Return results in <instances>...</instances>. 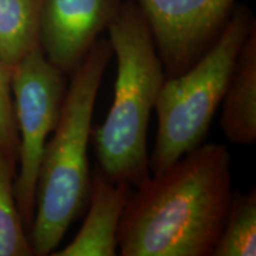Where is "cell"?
Here are the masks:
<instances>
[{
  "label": "cell",
  "mask_w": 256,
  "mask_h": 256,
  "mask_svg": "<svg viewBox=\"0 0 256 256\" xmlns=\"http://www.w3.org/2000/svg\"><path fill=\"white\" fill-rule=\"evenodd\" d=\"M107 30L116 56L114 98L104 124L92 128L90 140L102 171L136 188L151 172L147 132L165 72L136 2H124Z\"/></svg>",
  "instance_id": "3957f363"
},
{
  "label": "cell",
  "mask_w": 256,
  "mask_h": 256,
  "mask_svg": "<svg viewBox=\"0 0 256 256\" xmlns=\"http://www.w3.org/2000/svg\"><path fill=\"white\" fill-rule=\"evenodd\" d=\"M113 56L110 40H98L70 78L52 136L38 172L30 226L34 255H51L87 208L90 186L88 147L96 98Z\"/></svg>",
  "instance_id": "7a4b0ae2"
},
{
  "label": "cell",
  "mask_w": 256,
  "mask_h": 256,
  "mask_svg": "<svg viewBox=\"0 0 256 256\" xmlns=\"http://www.w3.org/2000/svg\"><path fill=\"white\" fill-rule=\"evenodd\" d=\"M256 255V188L234 190L226 222L211 256Z\"/></svg>",
  "instance_id": "8fae6325"
},
{
  "label": "cell",
  "mask_w": 256,
  "mask_h": 256,
  "mask_svg": "<svg viewBox=\"0 0 256 256\" xmlns=\"http://www.w3.org/2000/svg\"><path fill=\"white\" fill-rule=\"evenodd\" d=\"M40 0H0V60L10 69L40 46Z\"/></svg>",
  "instance_id": "30bf717a"
},
{
  "label": "cell",
  "mask_w": 256,
  "mask_h": 256,
  "mask_svg": "<svg viewBox=\"0 0 256 256\" xmlns=\"http://www.w3.org/2000/svg\"><path fill=\"white\" fill-rule=\"evenodd\" d=\"M18 148V132L11 92V69L0 60V152L16 166Z\"/></svg>",
  "instance_id": "4fadbf2b"
},
{
  "label": "cell",
  "mask_w": 256,
  "mask_h": 256,
  "mask_svg": "<svg viewBox=\"0 0 256 256\" xmlns=\"http://www.w3.org/2000/svg\"><path fill=\"white\" fill-rule=\"evenodd\" d=\"M122 0H40V46L70 76L119 14Z\"/></svg>",
  "instance_id": "52a82bcc"
},
{
  "label": "cell",
  "mask_w": 256,
  "mask_h": 256,
  "mask_svg": "<svg viewBox=\"0 0 256 256\" xmlns=\"http://www.w3.org/2000/svg\"><path fill=\"white\" fill-rule=\"evenodd\" d=\"M132 185L115 182L100 166L90 171L89 209L81 229L66 247L52 256H114L118 254V229Z\"/></svg>",
  "instance_id": "ba28073f"
},
{
  "label": "cell",
  "mask_w": 256,
  "mask_h": 256,
  "mask_svg": "<svg viewBox=\"0 0 256 256\" xmlns=\"http://www.w3.org/2000/svg\"><path fill=\"white\" fill-rule=\"evenodd\" d=\"M220 124L229 142L252 146L256 142V25L238 51L224 92Z\"/></svg>",
  "instance_id": "9c48e42d"
},
{
  "label": "cell",
  "mask_w": 256,
  "mask_h": 256,
  "mask_svg": "<svg viewBox=\"0 0 256 256\" xmlns=\"http://www.w3.org/2000/svg\"><path fill=\"white\" fill-rule=\"evenodd\" d=\"M16 166L0 152V256L34 255L14 196Z\"/></svg>",
  "instance_id": "7c38bea8"
},
{
  "label": "cell",
  "mask_w": 256,
  "mask_h": 256,
  "mask_svg": "<svg viewBox=\"0 0 256 256\" xmlns=\"http://www.w3.org/2000/svg\"><path fill=\"white\" fill-rule=\"evenodd\" d=\"M236 0H138L151 30L165 78L191 68L212 46Z\"/></svg>",
  "instance_id": "8992f818"
},
{
  "label": "cell",
  "mask_w": 256,
  "mask_h": 256,
  "mask_svg": "<svg viewBox=\"0 0 256 256\" xmlns=\"http://www.w3.org/2000/svg\"><path fill=\"white\" fill-rule=\"evenodd\" d=\"M68 88V75L49 62L38 46L11 69V92L18 132L19 172L14 196L25 226L36 206L38 172L48 138L58 122Z\"/></svg>",
  "instance_id": "5b68a950"
},
{
  "label": "cell",
  "mask_w": 256,
  "mask_h": 256,
  "mask_svg": "<svg viewBox=\"0 0 256 256\" xmlns=\"http://www.w3.org/2000/svg\"><path fill=\"white\" fill-rule=\"evenodd\" d=\"M255 25L246 6L234 8L212 46L186 72L165 78L154 106L158 130L150 156L153 174L204 142L238 51Z\"/></svg>",
  "instance_id": "277c9868"
},
{
  "label": "cell",
  "mask_w": 256,
  "mask_h": 256,
  "mask_svg": "<svg viewBox=\"0 0 256 256\" xmlns=\"http://www.w3.org/2000/svg\"><path fill=\"white\" fill-rule=\"evenodd\" d=\"M232 154L202 144L132 192L118 229L121 256H211L232 194Z\"/></svg>",
  "instance_id": "6da1fadb"
}]
</instances>
